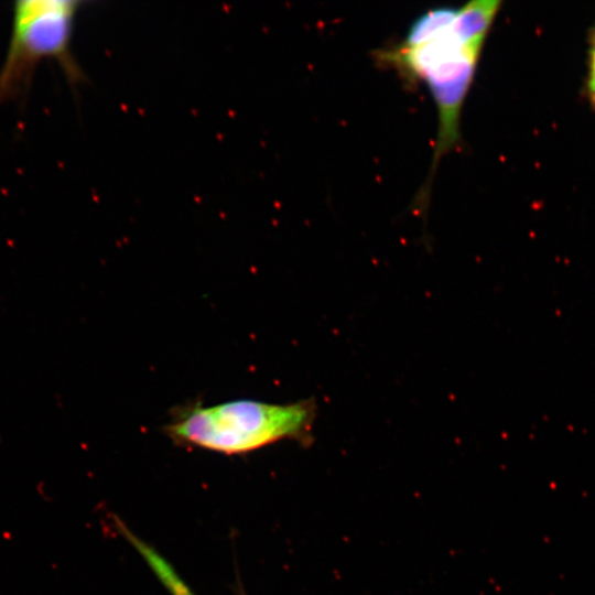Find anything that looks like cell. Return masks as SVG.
Instances as JSON below:
<instances>
[{
    "label": "cell",
    "mask_w": 595,
    "mask_h": 595,
    "mask_svg": "<svg viewBox=\"0 0 595 595\" xmlns=\"http://www.w3.org/2000/svg\"><path fill=\"white\" fill-rule=\"evenodd\" d=\"M488 31L480 17L458 8L455 19L423 43H399L377 53L379 62L411 80L423 82L434 100L437 131L430 174L423 185L428 192L440 160L458 143L462 109Z\"/></svg>",
    "instance_id": "cell-1"
},
{
    "label": "cell",
    "mask_w": 595,
    "mask_h": 595,
    "mask_svg": "<svg viewBox=\"0 0 595 595\" xmlns=\"http://www.w3.org/2000/svg\"><path fill=\"white\" fill-rule=\"evenodd\" d=\"M313 404L239 399L204 405L187 403L172 410L163 430L178 444L226 455L245 454L281 440L306 441Z\"/></svg>",
    "instance_id": "cell-2"
},
{
    "label": "cell",
    "mask_w": 595,
    "mask_h": 595,
    "mask_svg": "<svg viewBox=\"0 0 595 595\" xmlns=\"http://www.w3.org/2000/svg\"><path fill=\"white\" fill-rule=\"evenodd\" d=\"M82 6L77 0L14 2L10 39L0 67V102L25 97L44 60L55 61L72 87L86 82L85 72L72 50Z\"/></svg>",
    "instance_id": "cell-3"
},
{
    "label": "cell",
    "mask_w": 595,
    "mask_h": 595,
    "mask_svg": "<svg viewBox=\"0 0 595 595\" xmlns=\"http://www.w3.org/2000/svg\"><path fill=\"white\" fill-rule=\"evenodd\" d=\"M133 543L140 549L154 572L160 576L162 582L170 588L173 595H193L190 589L182 583L178 576L173 572L171 566L149 547L139 542L137 539Z\"/></svg>",
    "instance_id": "cell-4"
},
{
    "label": "cell",
    "mask_w": 595,
    "mask_h": 595,
    "mask_svg": "<svg viewBox=\"0 0 595 595\" xmlns=\"http://www.w3.org/2000/svg\"><path fill=\"white\" fill-rule=\"evenodd\" d=\"M588 94L589 97L595 105V32L593 36L592 42V50H591V56H589V72H588Z\"/></svg>",
    "instance_id": "cell-5"
}]
</instances>
